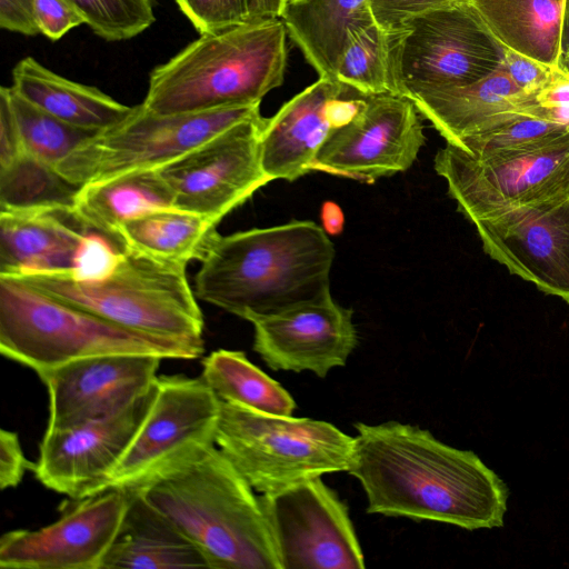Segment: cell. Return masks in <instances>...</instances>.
<instances>
[{"label":"cell","instance_id":"obj_1","mask_svg":"<svg viewBox=\"0 0 569 569\" xmlns=\"http://www.w3.org/2000/svg\"><path fill=\"white\" fill-rule=\"evenodd\" d=\"M355 429L347 472L360 481L368 513L467 530L503 526L508 487L475 452L399 421L357 422Z\"/></svg>","mask_w":569,"mask_h":569},{"label":"cell","instance_id":"obj_2","mask_svg":"<svg viewBox=\"0 0 569 569\" xmlns=\"http://www.w3.org/2000/svg\"><path fill=\"white\" fill-rule=\"evenodd\" d=\"M335 247L312 221L216 239L194 277L197 299L251 321L330 296Z\"/></svg>","mask_w":569,"mask_h":569},{"label":"cell","instance_id":"obj_3","mask_svg":"<svg viewBox=\"0 0 569 569\" xmlns=\"http://www.w3.org/2000/svg\"><path fill=\"white\" fill-rule=\"evenodd\" d=\"M213 569H281L260 497L216 446L137 487Z\"/></svg>","mask_w":569,"mask_h":569},{"label":"cell","instance_id":"obj_4","mask_svg":"<svg viewBox=\"0 0 569 569\" xmlns=\"http://www.w3.org/2000/svg\"><path fill=\"white\" fill-rule=\"evenodd\" d=\"M288 32L280 17L202 34L150 72L142 107L156 114L260 103L282 84Z\"/></svg>","mask_w":569,"mask_h":569},{"label":"cell","instance_id":"obj_5","mask_svg":"<svg viewBox=\"0 0 569 569\" xmlns=\"http://www.w3.org/2000/svg\"><path fill=\"white\" fill-rule=\"evenodd\" d=\"M0 351L39 376L67 363L108 355L191 360L203 339L132 330L58 300L20 278L0 276Z\"/></svg>","mask_w":569,"mask_h":569},{"label":"cell","instance_id":"obj_6","mask_svg":"<svg viewBox=\"0 0 569 569\" xmlns=\"http://www.w3.org/2000/svg\"><path fill=\"white\" fill-rule=\"evenodd\" d=\"M186 268L124 246L117 267L100 280L77 281L47 274L20 279L58 300L132 330L202 339L203 316Z\"/></svg>","mask_w":569,"mask_h":569},{"label":"cell","instance_id":"obj_7","mask_svg":"<svg viewBox=\"0 0 569 569\" xmlns=\"http://www.w3.org/2000/svg\"><path fill=\"white\" fill-rule=\"evenodd\" d=\"M353 441L355 437L323 420L220 405L216 446L261 495L348 471Z\"/></svg>","mask_w":569,"mask_h":569},{"label":"cell","instance_id":"obj_8","mask_svg":"<svg viewBox=\"0 0 569 569\" xmlns=\"http://www.w3.org/2000/svg\"><path fill=\"white\" fill-rule=\"evenodd\" d=\"M433 166L458 210L473 224L569 199V133L481 158L447 143Z\"/></svg>","mask_w":569,"mask_h":569},{"label":"cell","instance_id":"obj_9","mask_svg":"<svg viewBox=\"0 0 569 569\" xmlns=\"http://www.w3.org/2000/svg\"><path fill=\"white\" fill-rule=\"evenodd\" d=\"M259 114L260 103L180 114H156L140 103L123 121L81 143L54 169L77 187L158 169L231 126Z\"/></svg>","mask_w":569,"mask_h":569},{"label":"cell","instance_id":"obj_10","mask_svg":"<svg viewBox=\"0 0 569 569\" xmlns=\"http://www.w3.org/2000/svg\"><path fill=\"white\" fill-rule=\"evenodd\" d=\"M400 96L478 81L502 63L503 47L468 0H449L421 12L392 32Z\"/></svg>","mask_w":569,"mask_h":569},{"label":"cell","instance_id":"obj_11","mask_svg":"<svg viewBox=\"0 0 569 569\" xmlns=\"http://www.w3.org/2000/svg\"><path fill=\"white\" fill-rule=\"evenodd\" d=\"M220 405L202 377L158 376L149 411L107 490L137 488L216 445Z\"/></svg>","mask_w":569,"mask_h":569},{"label":"cell","instance_id":"obj_12","mask_svg":"<svg viewBox=\"0 0 569 569\" xmlns=\"http://www.w3.org/2000/svg\"><path fill=\"white\" fill-rule=\"evenodd\" d=\"M261 114L240 121L157 169L174 208L219 223L270 179L260 157Z\"/></svg>","mask_w":569,"mask_h":569},{"label":"cell","instance_id":"obj_13","mask_svg":"<svg viewBox=\"0 0 569 569\" xmlns=\"http://www.w3.org/2000/svg\"><path fill=\"white\" fill-rule=\"evenodd\" d=\"M281 569H363L347 505L321 477L262 493Z\"/></svg>","mask_w":569,"mask_h":569},{"label":"cell","instance_id":"obj_14","mask_svg":"<svg viewBox=\"0 0 569 569\" xmlns=\"http://www.w3.org/2000/svg\"><path fill=\"white\" fill-rule=\"evenodd\" d=\"M418 113L407 97L366 96L357 114L328 134L311 171L367 182L406 171L426 140Z\"/></svg>","mask_w":569,"mask_h":569},{"label":"cell","instance_id":"obj_15","mask_svg":"<svg viewBox=\"0 0 569 569\" xmlns=\"http://www.w3.org/2000/svg\"><path fill=\"white\" fill-rule=\"evenodd\" d=\"M130 489L114 488L78 500L57 521L18 529L0 539L3 569H102L130 502Z\"/></svg>","mask_w":569,"mask_h":569},{"label":"cell","instance_id":"obj_16","mask_svg":"<svg viewBox=\"0 0 569 569\" xmlns=\"http://www.w3.org/2000/svg\"><path fill=\"white\" fill-rule=\"evenodd\" d=\"M152 389L120 413L62 430H46L33 463L47 488L81 500L107 490L154 397Z\"/></svg>","mask_w":569,"mask_h":569},{"label":"cell","instance_id":"obj_17","mask_svg":"<svg viewBox=\"0 0 569 569\" xmlns=\"http://www.w3.org/2000/svg\"><path fill=\"white\" fill-rule=\"evenodd\" d=\"M161 360L148 355H108L40 373L49 396L47 430L69 429L122 412L152 389Z\"/></svg>","mask_w":569,"mask_h":569},{"label":"cell","instance_id":"obj_18","mask_svg":"<svg viewBox=\"0 0 569 569\" xmlns=\"http://www.w3.org/2000/svg\"><path fill=\"white\" fill-rule=\"evenodd\" d=\"M365 98L337 79L319 78L266 118L260 157L270 181H295L311 171L328 134L351 120Z\"/></svg>","mask_w":569,"mask_h":569},{"label":"cell","instance_id":"obj_19","mask_svg":"<svg viewBox=\"0 0 569 569\" xmlns=\"http://www.w3.org/2000/svg\"><path fill=\"white\" fill-rule=\"evenodd\" d=\"M250 322L253 350L272 370H308L325 378L346 365L358 343L352 310L331 295Z\"/></svg>","mask_w":569,"mask_h":569},{"label":"cell","instance_id":"obj_20","mask_svg":"<svg viewBox=\"0 0 569 569\" xmlns=\"http://www.w3.org/2000/svg\"><path fill=\"white\" fill-rule=\"evenodd\" d=\"M473 226L490 258L569 303V199Z\"/></svg>","mask_w":569,"mask_h":569},{"label":"cell","instance_id":"obj_21","mask_svg":"<svg viewBox=\"0 0 569 569\" xmlns=\"http://www.w3.org/2000/svg\"><path fill=\"white\" fill-rule=\"evenodd\" d=\"M96 232L72 204L0 209V276L76 278Z\"/></svg>","mask_w":569,"mask_h":569},{"label":"cell","instance_id":"obj_22","mask_svg":"<svg viewBox=\"0 0 569 569\" xmlns=\"http://www.w3.org/2000/svg\"><path fill=\"white\" fill-rule=\"evenodd\" d=\"M409 99L447 143L455 147L521 116L547 118L535 97L513 83L502 63L472 83L425 91Z\"/></svg>","mask_w":569,"mask_h":569},{"label":"cell","instance_id":"obj_23","mask_svg":"<svg viewBox=\"0 0 569 569\" xmlns=\"http://www.w3.org/2000/svg\"><path fill=\"white\" fill-rule=\"evenodd\" d=\"M129 489V488H127ZM102 569L209 568L201 551L134 489Z\"/></svg>","mask_w":569,"mask_h":569},{"label":"cell","instance_id":"obj_24","mask_svg":"<svg viewBox=\"0 0 569 569\" xmlns=\"http://www.w3.org/2000/svg\"><path fill=\"white\" fill-rule=\"evenodd\" d=\"M11 89L58 119L96 132L120 123L134 110L96 87L54 73L31 57L14 66Z\"/></svg>","mask_w":569,"mask_h":569},{"label":"cell","instance_id":"obj_25","mask_svg":"<svg viewBox=\"0 0 569 569\" xmlns=\"http://www.w3.org/2000/svg\"><path fill=\"white\" fill-rule=\"evenodd\" d=\"M505 48L553 70L562 67L565 0H468Z\"/></svg>","mask_w":569,"mask_h":569},{"label":"cell","instance_id":"obj_26","mask_svg":"<svg viewBox=\"0 0 569 569\" xmlns=\"http://www.w3.org/2000/svg\"><path fill=\"white\" fill-rule=\"evenodd\" d=\"M280 18L288 37L319 78L336 79L348 31L371 21L369 0H297L286 2Z\"/></svg>","mask_w":569,"mask_h":569},{"label":"cell","instance_id":"obj_27","mask_svg":"<svg viewBox=\"0 0 569 569\" xmlns=\"http://www.w3.org/2000/svg\"><path fill=\"white\" fill-rule=\"evenodd\" d=\"M72 206L90 228L121 240L119 229L123 223L174 207V198L157 169H151L86 183L77 191Z\"/></svg>","mask_w":569,"mask_h":569},{"label":"cell","instance_id":"obj_28","mask_svg":"<svg viewBox=\"0 0 569 569\" xmlns=\"http://www.w3.org/2000/svg\"><path fill=\"white\" fill-rule=\"evenodd\" d=\"M217 223L174 207L141 214L123 223V244L147 256L187 266L202 261L219 237Z\"/></svg>","mask_w":569,"mask_h":569},{"label":"cell","instance_id":"obj_29","mask_svg":"<svg viewBox=\"0 0 569 569\" xmlns=\"http://www.w3.org/2000/svg\"><path fill=\"white\" fill-rule=\"evenodd\" d=\"M202 379L220 401L280 416H291L296 402L274 379L242 351L219 349L203 360Z\"/></svg>","mask_w":569,"mask_h":569},{"label":"cell","instance_id":"obj_30","mask_svg":"<svg viewBox=\"0 0 569 569\" xmlns=\"http://www.w3.org/2000/svg\"><path fill=\"white\" fill-rule=\"evenodd\" d=\"M336 79L362 94H399L392 57V32L373 20L352 27L340 54Z\"/></svg>","mask_w":569,"mask_h":569},{"label":"cell","instance_id":"obj_31","mask_svg":"<svg viewBox=\"0 0 569 569\" xmlns=\"http://www.w3.org/2000/svg\"><path fill=\"white\" fill-rule=\"evenodd\" d=\"M9 93L24 151L49 167L56 168L98 133L58 119L20 97L11 87Z\"/></svg>","mask_w":569,"mask_h":569},{"label":"cell","instance_id":"obj_32","mask_svg":"<svg viewBox=\"0 0 569 569\" xmlns=\"http://www.w3.org/2000/svg\"><path fill=\"white\" fill-rule=\"evenodd\" d=\"M79 188L26 151L0 164V209L72 204Z\"/></svg>","mask_w":569,"mask_h":569},{"label":"cell","instance_id":"obj_33","mask_svg":"<svg viewBox=\"0 0 569 569\" xmlns=\"http://www.w3.org/2000/svg\"><path fill=\"white\" fill-rule=\"evenodd\" d=\"M568 133V126L548 118L521 116L486 132L468 138L457 148L473 157L481 158L546 143Z\"/></svg>","mask_w":569,"mask_h":569},{"label":"cell","instance_id":"obj_34","mask_svg":"<svg viewBox=\"0 0 569 569\" xmlns=\"http://www.w3.org/2000/svg\"><path fill=\"white\" fill-rule=\"evenodd\" d=\"M94 34L106 41L137 37L154 21L153 0H70Z\"/></svg>","mask_w":569,"mask_h":569},{"label":"cell","instance_id":"obj_35","mask_svg":"<svg viewBox=\"0 0 569 569\" xmlns=\"http://www.w3.org/2000/svg\"><path fill=\"white\" fill-rule=\"evenodd\" d=\"M174 1L200 36L249 21L246 0Z\"/></svg>","mask_w":569,"mask_h":569},{"label":"cell","instance_id":"obj_36","mask_svg":"<svg viewBox=\"0 0 569 569\" xmlns=\"http://www.w3.org/2000/svg\"><path fill=\"white\" fill-rule=\"evenodd\" d=\"M34 17L40 33L52 41L86 23L84 16L70 0H34Z\"/></svg>","mask_w":569,"mask_h":569},{"label":"cell","instance_id":"obj_37","mask_svg":"<svg viewBox=\"0 0 569 569\" xmlns=\"http://www.w3.org/2000/svg\"><path fill=\"white\" fill-rule=\"evenodd\" d=\"M502 64L513 83L529 96L536 94L561 70L503 47Z\"/></svg>","mask_w":569,"mask_h":569},{"label":"cell","instance_id":"obj_38","mask_svg":"<svg viewBox=\"0 0 569 569\" xmlns=\"http://www.w3.org/2000/svg\"><path fill=\"white\" fill-rule=\"evenodd\" d=\"M449 0H369L373 21L382 29L395 32L410 18Z\"/></svg>","mask_w":569,"mask_h":569},{"label":"cell","instance_id":"obj_39","mask_svg":"<svg viewBox=\"0 0 569 569\" xmlns=\"http://www.w3.org/2000/svg\"><path fill=\"white\" fill-rule=\"evenodd\" d=\"M33 468L24 457L18 435L2 429L0 432V487H17L27 469Z\"/></svg>","mask_w":569,"mask_h":569},{"label":"cell","instance_id":"obj_40","mask_svg":"<svg viewBox=\"0 0 569 569\" xmlns=\"http://www.w3.org/2000/svg\"><path fill=\"white\" fill-rule=\"evenodd\" d=\"M535 99L548 119L569 127V72L558 71Z\"/></svg>","mask_w":569,"mask_h":569},{"label":"cell","instance_id":"obj_41","mask_svg":"<svg viewBox=\"0 0 569 569\" xmlns=\"http://www.w3.org/2000/svg\"><path fill=\"white\" fill-rule=\"evenodd\" d=\"M0 27L29 37L40 34L34 0H0Z\"/></svg>","mask_w":569,"mask_h":569},{"label":"cell","instance_id":"obj_42","mask_svg":"<svg viewBox=\"0 0 569 569\" xmlns=\"http://www.w3.org/2000/svg\"><path fill=\"white\" fill-rule=\"evenodd\" d=\"M286 0H246L248 20L280 17Z\"/></svg>","mask_w":569,"mask_h":569},{"label":"cell","instance_id":"obj_43","mask_svg":"<svg viewBox=\"0 0 569 569\" xmlns=\"http://www.w3.org/2000/svg\"><path fill=\"white\" fill-rule=\"evenodd\" d=\"M322 228L327 233L337 234L343 227V213L333 202H325L321 210Z\"/></svg>","mask_w":569,"mask_h":569},{"label":"cell","instance_id":"obj_44","mask_svg":"<svg viewBox=\"0 0 569 569\" xmlns=\"http://www.w3.org/2000/svg\"><path fill=\"white\" fill-rule=\"evenodd\" d=\"M561 51H562V67H565V63H566L567 59L569 58V0H565L562 36H561Z\"/></svg>","mask_w":569,"mask_h":569},{"label":"cell","instance_id":"obj_45","mask_svg":"<svg viewBox=\"0 0 569 569\" xmlns=\"http://www.w3.org/2000/svg\"><path fill=\"white\" fill-rule=\"evenodd\" d=\"M563 68L567 72H569V58L567 59Z\"/></svg>","mask_w":569,"mask_h":569},{"label":"cell","instance_id":"obj_46","mask_svg":"<svg viewBox=\"0 0 569 569\" xmlns=\"http://www.w3.org/2000/svg\"><path fill=\"white\" fill-rule=\"evenodd\" d=\"M289 1H297V0H286V2H289ZM286 2H284V3H286Z\"/></svg>","mask_w":569,"mask_h":569}]
</instances>
